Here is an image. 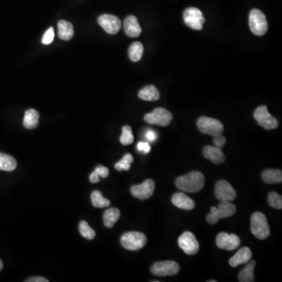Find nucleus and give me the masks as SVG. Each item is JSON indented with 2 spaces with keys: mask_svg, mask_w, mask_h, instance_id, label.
Here are the masks:
<instances>
[{
  "mask_svg": "<svg viewBox=\"0 0 282 282\" xmlns=\"http://www.w3.org/2000/svg\"><path fill=\"white\" fill-rule=\"evenodd\" d=\"M173 119V115L170 111L162 107L155 108L152 112L146 114L144 120L149 124L160 126H167Z\"/></svg>",
  "mask_w": 282,
  "mask_h": 282,
  "instance_id": "7",
  "label": "nucleus"
},
{
  "mask_svg": "<svg viewBox=\"0 0 282 282\" xmlns=\"http://www.w3.org/2000/svg\"><path fill=\"white\" fill-rule=\"evenodd\" d=\"M209 282H216V281L215 280H210Z\"/></svg>",
  "mask_w": 282,
  "mask_h": 282,
  "instance_id": "40",
  "label": "nucleus"
},
{
  "mask_svg": "<svg viewBox=\"0 0 282 282\" xmlns=\"http://www.w3.org/2000/svg\"><path fill=\"white\" fill-rule=\"evenodd\" d=\"M79 232L83 238L88 240H93L95 238V231L89 227L87 221L80 222L79 224Z\"/></svg>",
  "mask_w": 282,
  "mask_h": 282,
  "instance_id": "32",
  "label": "nucleus"
},
{
  "mask_svg": "<svg viewBox=\"0 0 282 282\" xmlns=\"http://www.w3.org/2000/svg\"><path fill=\"white\" fill-rule=\"evenodd\" d=\"M252 252L248 247H242L237 253L229 260V264L232 267H236L241 264H247L252 258Z\"/></svg>",
  "mask_w": 282,
  "mask_h": 282,
  "instance_id": "19",
  "label": "nucleus"
},
{
  "mask_svg": "<svg viewBox=\"0 0 282 282\" xmlns=\"http://www.w3.org/2000/svg\"><path fill=\"white\" fill-rule=\"evenodd\" d=\"M236 212V206L230 201H222L219 207H212L211 213L207 216L210 224H216L220 219L230 217Z\"/></svg>",
  "mask_w": 282,
  "mask_h": 282,
  "instance_id": "3",
  "label": "nucleus"
},
{
  "mask_svg": "<svg viewBox=\"0 0 282 282\" xmlns=\"http://www.w3.org/2000/svg\"><path fill=\"white\" fill-rule=\"evenodd\" d=\"M183 20L190 28L194 30H202L206 22L202 11L196 7H189L183 12Z\"/></svg>",
  "mask_w": 282,
  "mask_h": 282,
  "instance_id": "8",
  "label": "nucleus"
},
{
  "mask_svg": "<svg viewBox=\"0 0 282 282\" xmlns=\"http://www.w3.org/2000/svg\"><path fill=\"white\" fill-rule=\"evenodd\" d=\"M263 180L269 184L282 183V173L278 169H266L263 173Z\"/></svg>",
  "mask_w": 282,
  "mask_h": 282,
  "instance_id": "24",
  "label": "nucleus"
},
{
  "mask_svg": "<svg viewBox=\"0 0 282 282\" xmlns=\"http://www.w3.org/2000/svg\"><path fill=\"white\" fill-rule=\"evenodd\" d=\"M249 28L256 35H264L268 30L267 20L262 11L257 9L251 10L249 14Z\"/></svg>",
  "mask_w": 282,
  "mask_h": 282,
  "instance_id": "5",
  "label": "nucleus"
},
{
  "mask_svg": "<svg viewBox=\"0 0 282 282\" xmlns=\"http://www.w3.org/2000/svg\"><path fill=\"white\" fill-rule=\"evenodd\" d=\"M255 266H256V262L254 260H249L247 263L246 267L240 272L239 276H238L239 282H253L255 281L253 274Z\"/></svg>",
  "mask_w": 282,
  "mask_h": 282,
  "instance_id": "23",
  "label": "nucleus"
},
{
  "mask_svg": "<svg viewBox=\"0 0 282 282\" xmlns=\"http://www.w3.org/2000/svg\"><path fill=\"white\" fill-rule=\"evenodd\" d=\"M155 183L153 179H148L141 184L133 186L131 193L134 197L141 200L148 199L153 195Z\"/></svg>",
  "mask_w": 282,
  "mask_h": 282,
  "instance_id": "15",
  "label": "nucleus"
},
{
  "mask_svg": "<svg viewBox=\"0 0 282 282\" xmlns=\"http://www.w3.org/2000/svg\"><path fill=\"white\" fill-rule=\"evenodd\" d=\"M204 157L215 164H222L225 161V156L221 148L212 146H206L203 149Z\"/></svg>",
  "mask_w": 282,
  "mask_h": 282,
  "instance_id": "17",
  "label": "nucleus"
},
{
  "mask_svg": "<svg viewBox=\"0 0 282 282\" xmlns=\"http://www.w3.org/2000/svg\"><path fill=\"white\" fill-rule=\"evenodd\" d=\"M3 268V264H2V260H0V271L2 270Z\"/></svg>",
  "mask_w": 282,
  "mask_h": 282,
  "instance_id": "39",
  "label": "nucleus"
},
{
  "mask_svg": "<svg viewBox=\"0 0 282 282\" xmlns=\"http://www.w3.org/2000/svg\"><path fill=\"white\" fill-rule=\"evenodd\" d=\"M58 36L62 40H70L74 36V28L71 23L61 20L57 24Z\"/></svg>",
  "mask_w": 282,
  "mask_h": 282,
  "instance_id": "20",
  "label": "nucleus"
},
{
  "mask_svg": "<svg viewBox=\"0 0 282 282\" xmlns=\"http://www.w3.org/2000/svg\"><path fill=\"white\" fill-rule=\"evenodd\" d=\"M268 203L271 207L276 209V210H282V197L280 194H278L276 192H270L268 194Z\"/></svg>",
  "mask_w": 282,
  "mask_h": 282,
  "instance_id": "33",
  "label": "nucleus"
},
{
  "mask_svg": "<svg viewBox=\"0 0 282 282\" xmlns=\"http://www.w3.org/2000/svg\"><path fill=\"white\" fill-rule=\"evenodd\" d=\"M124 30L125 34L131 38H137L141 34L142 29L135 16L127 17L124 20Z\"/></svg>",
  "mask_w": 282,
  "mask_h": 282,
  "instance_id": "16",
  "label": "nucleus"
},
{
  "mask_svg": "<svg viewBox=\"0 0 282 282\" xmlns=\"http://www.w3.org/2000/svg\"><path fill=\"white\" fill-rule=\"evenodd\" d=\"M98 24L105 29L108 34L115 35L121 29V20L119 18L111 14H103L99 17Z\"/></svg>",
  "mask_w": 282,
  "mask_h": 282,
  "instance_id": "13",
  "label": "nucleus"
},
{
  "mask_svg": "<svg viewBox=\"0 0 282 282\" xmlns=\"http://www.w3.org/2000/svg\"><path fill=\"white\" fill-rule=\"evenodd\" d=\"M138 97L143 101H156L159 99L160 93L155 86L150 85L143 87V89L140 91Z\"/></svg>",
  "mask_w": 282,
  "mask_h": 282,
  "instance_id": "21",
  "label": "nucleus"
},
{
  "mask_svg": "<svg viewBox=\"0 0 282 282\" xmlns=\"http://www.w3.org/2000/svg\"><path fill=\"white\" fill-rule=\"evenodd\" d=\"M134 137H133V132H132L131 127L129 125H125L123 127V133L120 137V142L123 145H129L133 142Z\"/></svg>",
  "mask_w": 282,
  "mask_h": 282,
  "instance_id": "31",
  "label": "nucleus"
},
{
  "mask_svg": "<svg viewBox=\"0 0 282 282\" xmlns=\"http://www.w3.org/2000/svg\"><path fill=\"white\" fill-rule=\"evenodd\" d=\"M146 137L149 141H155L156 140L157 135H156V133L153 130H148L146 133Z\"/></svg>",
  "mask_w": 282,
  "mask_h": 282,
  "instance_id": "37",
  "label": "nucleus"
},
{
  "mask_svg": "<svg viewBox=\"0 0 282 282\" xmlns=\"http://www.w3.org/2000/svg\"><path fill=\"white\" fill-rule=\"evenodd\" d=\"M39 114L35 109H28L24 113V126L28 129H35L38 125Z\"/></svg>",
  "mask_w": 282,
  "mask_h": 282,
  "instance_id": "22",
  "label": "nucleus"
},
{
  "mask_svg": "<svg viewBox=\"0 0 282 282\" xmlns=\"http://www.w3.org/2000/svg\"><path fill=\"white\" fill-rule=\"evenodd\" d=\"M197 125L200 132L204 134L216 137L222 134L224 130V125L221 122L212 118L202 116L197 121Z\"/></svg>",
  "mask_w": 282,
  "mask_h": 282,
  "instance_id": "6",
  "label": "nucleus"
},
{
  "mask_svg": "<svg viewBox=\"0 0 282 282\" xmlns=\"http://www.w3.org/2000/svg\"><path fill=\"white\" fill-rule=\"evenodd\" d=\"M147 243L146 236L141 232L131 231L123 234L121 244L123 248L130 251H137L145 246Z\"/></svg>",
  "mask_w": 282,
  "mask_h": 282,
  "instance_id": "4",
  "label": "nucleus"
},
{
  "mask_svg": "<svg viewBox=\"0 0 282 282\" xmlns=\"http://www.w3.org/2000/svg\"><path fill=\"white\" fill-rule=\"evenodd\" d=\"M91 201L93 206L96 208H105L110 206V201L104 197L103 194L99 191H94L91 194Z\"/></svg>",
  "mask_w": 282,
  "mask_h": 282,
  "instance_id": "28",
  "label": "nucleus"
},
{
  "mask_svg": "<svg viewBox=\"0 0 282 282\" xmlns=\"http://www.w3.org/2000/svg\"><path fill=\"white\" fill-rule=\"evenodd\" d=\"M133 157L130 154H126L119 162L115 164V168L118 171H128L133 162Z\"/></svg>",
  "mask_w": 282,
  "mask_h": 282,
  "instance_id": "30",
  "label": "nucleus"
},
{
  "mask_svg": "<svg viewBox=\"0 0 282 282\" xmlns=\"http://www.w3.org/2000/svg\"><path fill=\"white\" fill-rule=\"evenodd\" d=\"M172 202L174 206L184 210H192L195 207V203L185 194L178 192L172 197Z\"/></svg>",
  "mask_w": 282,
  "mask_h": 282,
  "instance_id": "18",
  "label": "nucleus"
},
{
  "mask_svg": "<svg viewBox=\"0 0 282 282\" xmlns=\"http://www.w3.org/2000/svg\"><path fill=\"white\" fill-rule=\"evenodd\" d=\"M17 161L14 158L0 152V170L12 172L17 168Z\"/></svg>",
  "mask_w": 282,
  "mask_h": 282,
  "instance_id": "25",
  "label": "nucleus"
},
{
  "mask_svg": "<svg viewBox=\"0 0 282 282\" xmlns=\"http://www.w3.org/2000/svg\"><path fill=\"white\" fill-rule=\"evenodd\" d=\"M241 239L236 234H227L221 232L216 237V246L221 249L232 251L239 247Z\"/></svg>",
  "mask_w": 282,
  "mask_h": 282,
  "instance_id": "14",
  "label": "nucleus"
},
{
  "mask_svg": "<svg viewBox=\"0 0 282 282\" xmlns=\"http://www.w3.org/2000/svg\"><path fill=\"white\" fill-rule=\"evenodd\" d=\"M143 47L141 42H133L129 49V56L133 62H137L141 60L143 56Z\"/></svg>",
  "mask_w": 282,
  "mask_h": 282,
  "instance_id": "27",
  "label": "nucleus"
},
{
  "mask_svg": "<svg viewBox=\"0 0 282 282\" xmlns=\"http://www.w3.org/2000/svg\"><path fill=\"white\" fill-rule=\"evenodd\" d=\"M253 116L259 125L264 127L265 129H275L278 126V120L268 112L267 107L265 105L257 107L254 112Z\"/></svg>",
  "mask_w": 282,
  "mask_h": 282,
  "instance_id": "9",
  "label": "nucleus"
},
{
  "mask_svg": "<svg viewBox=\"0 0 282 282\" xmlns=\"http://www.w3.org/2000/svg\"><path fill=\"white\" fill-rule=\"evenodd\" d=\"M137 148L140 151H142L143 153H149L151 151V146L149 143H146V142H140L137 144Z\"/></svg>",
  "mask_w": 282,
  "mask_h": 282,
  "instance_id": "36",
  "label": "nucleus"
},
{
  "mask_svg": "<svg viewBox=\"0 0 282 282\" xmlns=\"http://www.w3.org/2000/svg\"><path fill=\"white\" fill-rule=\"evenodd\" d=\"M151 271L154 275L159 277L174 276L179 271L177 263L173 260L157 262L151 266Z\"/></svg>",
  "mask_w": 282,
  "mask_h": 282,
  "instance_id": "10",
  "label": "nucleus"
},
{
  "mask_svg": "<svg viewBox=\"0 0 282 282\" xmlns=\"http://www.w3.org/2000/svg\"><path fill=\"white\" fill-rule=\"evenodd\" d=\"M108 175L109 169L102 165H99L95 169L94 172L91 174L89 180L91 183H98L100 181V177L107 178Z\"/></svg>",
  "mask_w": 282,
  "mask_h": 282,
  "instance_id": "29",
  "label": "nucleus"
},
{
  "mask_svg": "<svg viewBox=\"0 0 282 282\" xmlns=\"http://www.w3.org/2000/svg\"><path fill=\"white\" fill-rule=\"evenodd\" d=\"M176 186L182 192L196 193L204 188L205 177L199 171H193L176 179Z\"/></svg>",
  "mask_w": 282,
  "mask_h": 282,
  "instance_id": "1",
  "label": "nucleus"
},
{
  "mask_svg": "<svg viewBox=\"0 0 282 282\" xmlns=\"http://www.w3.org/2000/svg\"><path fill=\"white\" fill-rule=\"evenodd\" d=\"M251 231L256 238L260 240L266 239L270 236V227L266 216L262 212H256L251 217Z\"/></svg>",
  "mask_w": 282,
  "mask_h": 282,
  "instance_id": "2",
  "label": "nucleus"
},
{
  "mask_svg": "<svg viewBox=\"0 0 282 282\" xmlns=\"http://www.w3.org/2000/svg\"><path fill=\"white\" fill-rule=\"evenodd\" d=\"M28 282H48L49 281L42 277H33L26 280Z\"/></svg>",
  "mask_w": 282,
  "mask_h": 282,
  "instance_id": "38",
  "label": "nucleus"
},
{
  "mask_svg": "<svg viewBox=\"0 0 282 282\" xmlns=\"http://www.w3.org/2000/svg\"><path fill=\"white\" fill-rule=\"evenodd\" d=\"M178 245L183 252L190 256L195 255L199 250V243L192 232L183 233L178 239Z\"/></svg>",
  "mask_w": 282,
  "mask_h": 282,
  "instance_id": "11",
  "label": "nucleus"
},
{
  "mask_svg": "<svg viewBox=\"0 0 282 282\" xmlns=\"http://www.w3.org/2000/svg\"><path fill=\"white\" fill-rule=\"evenodd\" d=\"M120 217V211L116 208H111L104 213L103 219L105 225L108 228H112Z\"/></svg>",
  "mask_w": 282,
  "mask_h": 282,
  "instance_id": "26",
  "label": "nucleus"
},
{
  "mask_svg": "<svg viewBox=\"0 0 282 282\" xmlns=\"http://www.w3.org/2000/svg\"><path fill=\"white\" fill-rule=\"evenodd\" d=\"M226 141H226L225 137H224L222 134L214 137L213 143L215 144L216 147L221 148V147L225 144Z\"/></svg>",
  "mask_w": 282,
  "mask_h": 282,
  "instance_id": "35",
  "label": "nucleus"
},
{
  "mask_svg": "<svg viewBox=\"0 0 282 282\" xmlns=\"http://www.w3.org/2000/svg\"><path fill=\"white\" fill-rule=\"evenodd\" d=\"M53 38H54V30L53 28L51 27V28H49L48 30L43 35L42 38V44L49 45L52 43L53 41Z\"/></svg>",
  "mask_w": 282,
  "mask_h": 282,
  "instance_id": "34",
  "label": "nucleus"
},
{
  "mask_svg": "<svg viewBox=\"0 0 282 282\" xmlns=\"http://www.w3.org/2000/svg\"><path fill=\"white\" fill-rule=\"evenodd\" d=\"M215 195L219 201H233L235 199L237 194L230 183L221 179L218 181L215 188Z\"/></svg>",
  "mask_w": 282,
  "mask_h": 282,
  "instance_id": "12",
  "label": "nucleus"
}]
</instances>
